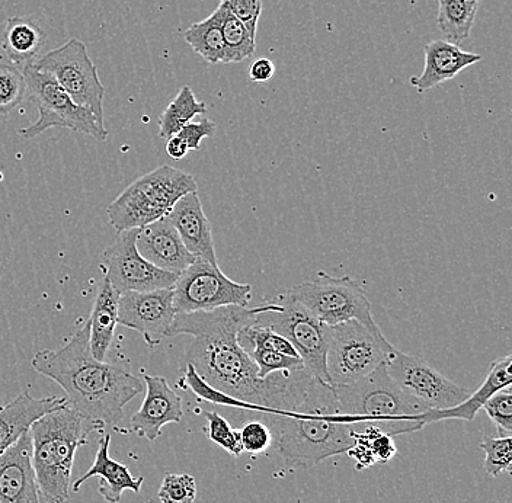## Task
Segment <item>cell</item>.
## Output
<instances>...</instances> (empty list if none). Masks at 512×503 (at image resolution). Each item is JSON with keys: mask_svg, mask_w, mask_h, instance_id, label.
<instances>
[{"mask_svg": "<svg viewBox=\"0 0 512 503\" xmlns=\"http://www.w3.org/2000/svg\"><path fill=\"white\" fill-rule=\"evenodd\" d=\"M265 380L264 406L249 413L270 426L272 450L288 467L312 469L326 458L351 450L354 424L339 408L331 384L306 368L274 373Z\"/></svg>", "mask_w": 512, "mask_h": 503, "instance_id": "1", "label": "cell"}, {"mask_svg": "<svg viewBox=\"0 0 512 503\" xmlns=\"http://www.w3.org/2000/svg\"><path fill=\"white\" fill-rule=\"evenodd\" d=\"M267 307L268 303L255 309L227 306L210 312L176 313L172 323L171 336H192L185 360L211 387L245 403L248 412L264 406L267 380L258 377L254 361L238 344V333Z\"/></svg>", "mask_w": 512, "mask_h": 503, "instance_id": "2", "label": "cell"}, {"mask_svg": "<svg viewBox=\"0 0 512 503\" xmlns=\"http://www.w3.org/2000/svg\"><path fill=\"white\" fill-rule=\"evenodd\" d=\"M89 332L88 320L60 348L37 352L31 365L38 374L59 384L66 392L67 406L101 431L120 424L124 408L143 392L144 384L126 368L96 360Z\"/></svg>", "mask_w": 512, "mask_h": 503, "instance_id": "3", "label": "cell"}, {"mask_svg": "<svg viewBox=\"0 0 512 503\" xmlns=\"http://www.w3.org/2000/svg\"><path fill=\"white\" fill-rule=\"evenodd\" d=\"M94 431H99L98 426L67 405L31 425L32 467L41 503L69 501L76 451L88 444Z\"/></svg>", "mask_w": 512, "mask_h": 503, "instance_id": "4", "label": "cell"}, {"mask_svg": "<svg viewBox=\"0 0 512 503\" xmlns=\"http://www.w3.org/2000/svg\"><path fill=\"white\" fill-rule=\"evenodd\" d=\"M339 408L352 424L364 422L389 437L421 431V403L399 389L386 365L347 386H332Z\"/></svg>", "mask_w": 512, "mask_h": 503, "instance_id": "5", "label": "cell"}, {"mask_svg": "<svg viewBox=\"0 0 512 503\" xmlns=\"http://www.w3.org/2000/svg\"><path fill=\"white\" fill-rule=\"evenodd\" d=\"M197 189L190 173L169 165L159 166L136 179L108 205V220L117 232L142 229L168 216L176 201Z\"/></svg>", "mask_w": 512, "mask_h": 503, "instance_id": "6", "label": "cell"}, {"mask_svg": "<svg viewBox=\"0 0 512 503\" xmlns=\"http://www.w3.org/2000/svg\"><path fill=\"white\" fill-rule=\"evenodd\" d=\"M395 346L383 332H373L358 320L339 323L329 329L326 370L331 386H347L370 376L386 365Z\"/></svg>", "mask_w": 512, "mask_h": 503, "instance_id": "7", "label": "cell"}, {"mask_svg": "<svg viewBox=\"0 0 512 503\" xmlns=\"http://www.w3.org/2000/svg\"><path fill=\"white\" fill-rule=\"evenodd\" d=\"M287 293L325 325L358 320L370 331L382 332L371 315V303L363 285L348 275L334 278L319 272L318 280L296 284Z\"/></svg>", "mask_w": 512, "mask_h": 503, "instance_id": "8", "label": "cell"}, {"mask_svg": "<svg viewBox=\"0 0 512 503\" xmlns=\"http://www.w3.org/2000/svg\"><path fill=\"white\" fill-rule=\"evenodd\" d=\"M255 323L284 336L296 349L306 370L329 384L326 352L331 326L310 315L288 293L280 294L274 303H268L267 309L256 316Z\"/></svg>", "mask_w": 512, "mask_h": 503, "instance_id": "9", "label": "cell"}, {"mask_svg": "<svg viewBox=\"0 0 512 503\" xmlns=\"http://www.w3.org/2000/svg\"><path fill=\"white\" fill-rule=\"evenodd\" d=\"M22 72L27 80V92H30L40 114L34 124L19 131L24 139H34L53 127L69 128L76 133L88 134L99 142L108 139L104 124H99L91 111L75 104L53 76L40 72L34 66L27 67Z\"/></svg>", "mask_w": 512, "mask_h": 503, "instance_id": "10", "label": "cell"}, {"mask_svg": "<svg viewBox=\"0 0 512 503\" xmlns=\"http://www.w3.org/2000/svg\"><path fill=\"white\" fill-rule=\"evenodd\" d=\"M34 67L53 76L75 104L91 111L98 123L104 124L105 88L83 41L72 38L40 57Z\"/></svg>", "mask_w": 512, "mask_h": 503, "instance_id": "11", "label": "cell"}, {"mask_svg": "<svg viewBox=\"0 0 512 503\" xmlns=\"http://www.w3.org/2000/svg\"><path fill=\"white\" fill-rule=\"evenodd\" d=\"M176 313L210 312L220 307H248L252 300L251 284L230 280L222 269L201 259L179 274L174 287Z\"/></svg>", "mask_w": 512, "mask_h": 503, "instance_id": "12", "label": "cell"}, {"mask_svg": "<svg viewBox=\"0 0 512 503\" xmlns=\"http://www.w3.org/2000/svg\"><path fill=\"white\" fill-rule=\"evenodd\" d=\"M387 373L403 393L428 410H444L460 405L470 390L444 377L421 358L393 349L387 355Z\"/></svg>", "mask_w": 512, "mask_h": 503, "instance_id": "13", "label": "cell"}, {"mask_svg": "<svg viewBox=\"0 0 512 503\" xmlns=\"http://www.w3.org/2000/svg\"><path fill=\"white\" fill-rule=\"evenodd\" d=\"M140 229L118 232L117 239L102 255L105 278L118 294L143 293L174 287L179 275L162 271L147 262L137 251V237Z\"/></svg>", "mask_w": 512, "mask_h": 503, "instance_id": "14", "label": "cell"}, {"mask_svg": "<svg viewBox=\"0 0 512 503\" xmlns=\"http://www.w3.org/2000/svg\"><path fill=\"white\" fill-rule=\"evenodd\" d=\"M176 310L174 290L124 293L118 301V325L142 333L147 345L156 346L171 336Z\"/></svg>", "mask_w": 512, "mask_h": 503, "instance_id": "15", "label": "cell"}, {"mask_svg": "<svg viewBox=\"0 0 512 503\" xmlns=\"http://www.w3.org/2000/svg\"><path fill=\"white\" fill-rule=\"evenodd\" d=\"M146 393L140 409L131 418V431L144 440L153 442L159 438L162 428L179 424L184 416L181 397L171 389L165 377L144 376Z\"/></svg>", "mask_w": 512, "mask_h": 503, "instance_id": "16", "label": "cell"}, {"mask_svg": "<svg viewBox=\"0 0 512 503\" xmlns=\"http://www.w3.org/2000/svg\"><path fill=\"white\" fill-rule=\"evenodd\" d=\"M0 503H41L28 432L0 454Z\"/></svg>", "mask_w": 512, "mask_h": 503, "instance_id": "17", "label": "cell"}, {"mask_svg": "<svg viewBox=\"0 0 512 503\" xmlns=\"http://www.w3.org/2000/svg\"><path fill=\"white\" fill-rule=\"evenodd\" d=\"M137 251L150 264L162 271L181 274L195 262L168 217L147 224L137 237Z\"/></svg>", "mask_w": 512, "mask_h": 503, "instance_id": "18", "label": "cell"}, {"mask_svg": "<svg viewBox=\"0 0 512 503\" xmlns=\"http://www.w3.org/2000/svg\"><path fill=\"white\" fill-rule=\"evenodd\" d=\"M187 251L201 261L219 267L210 221L203 210L197 192L184 195L176 201L168 216Z\"/></svg>", "mask_w": 512, "mask_h": 503, "instance_id": "19", "label": "cell"}, {"mask_svg": "<svg viewBox=\"0 0 512 503\" xmlns=\"http://www.w3.org/2000/svg\"><path fill=\"white\" fill-rule=\"evenodd\" d=\"M424 72L411 78V85L419 94L431 91L444 82L456 78L467 67L482 62V56L464 51L446 40H435L424 48Z\"/></svg>", "mask_w": 512, "mask_h": 503, "instance_id": "20", "label": "cell"}, {"mask_svg": "<svg viewBox=\"0 0 512 503\" xmlns=\"http://www.w3.org/2000/svg\"><path fill=\"white\" fill-rule=\"evenodd\" d=\"M67 405L66 397H43L35 399L22 392L8 405L0 408V454L5 453L22 435L30 431L31 425L51 410Z\"/></svg>", "mask_w": 512, "mask_h": 503, "instance_id": "21", "label": "cell"}, {"mask_svg": "<svg viewBox=\"0 0 512 503\" xmlns=\"http://www.w3.org/2000/svg\"><path fill=\"white\" fill-rule=\"evenodd\" d=\"M110 445L111 435L105 434L99 440L98 451H96L94 464H92L91 469L73 483L72 488L75 492H79L83 483L95 476L102 479L98 492L101 493L102 498L107 502H120L124 490L140 492L144 477H134L127 466L121 464L120 461L112 460L110 457Z\"/></svg>", "mask_w": 512, "mask_h": 503, "instance_id": "22", "label": "cell"}, {"mask_svg": "<svg viewBox=\"0 0 512 503\" xmlns=\"http://www.w3.org/2000/svg\"><path fill=\"white\" fill-rule=\"evenodd\" d=\"M512 384V357L498 358L491 365L488 376L483 381L482 386L476 392L470 393L466 400L454 408L444 410H428L422 413L421 424L424 426L435 424V422L447 421V419H460V421H473L483 408L489 397L505 387H511Z\"/></svg>", "mask_w": 512, "mask_h": 503, "instance_id": "23", "label": "cell"}, {"mask_svg": "<svg viewBox=\"0 0 512 503\" xmlns=\"http://www.w3.org/2000/svg\"><path fill=\"white\" fill-rule=\"evenodd\" d=\"M46 32L32 18L15 16L6 22L2 48L18 69L24 70L37 63L46 46Z\"/></svg>", "mask_w": 512, "mask_h": 503, "instance_id": "24", "label": "cell"}, {"mask_svg": "<svg viewBox=\"0 0 512 503\" xmlns=\"http://www.w3.org/2000/svg\"><path fill=\"white\" fill-rule=\"evenodd\" d=\"M118 301H120V294L104 277L96 293L92 315L89 317V325H91L89 345H91L92 355L98 361H105L110 351L115 328L118 325Z\"/></svg>", "mask_w": 512, "mask_h": 503, "instance_id": "25", "label": "cell"}, {"mask_svg": "<svg viewBox=\"0 0 512 503\" xmlns=\"http://www.w3.org/2000/svg\"><path fill=\"white\" fill-rule=\"evenodd\" d=\"M478 0H438V30L443 40L460 46L469 40L479 11Z\"/></svg>", "mask_w": 512, "mask_h": 503, "instance_id": "26", "label": "cell"}, {"mask_svg": "<svg viewBox=\"0 0 512 503\" xmlns=\"http://www.w3.org/2000/svg\"><path fill=\"white\" fill-rule=\"evenodd\" d=\"M188 46L203 57L207 63L219 64L226 60V46H224L222 25L217 11L192 24L184 34Z\"/></svg>", "mask_w": 512, "mask_h": 503, "instance_id": "27", "label": "cell"}, {"mask_svg": "<svg viewBox=\"0 0 512 503\" xmlns=\"http://www.w3.org/2000/svg\"><path fill=\"white\" fill-rule=\"evenodd\" d=\"M222 25L226 60L224 64L240 63L251 59L255 54L256 40L240 19L229 11L223 2L216 9Z\"/></svg>", "mask_w": 512, "mask_h": 503, "instance_id": "28", "label": "cell"}, {"mask_svg": "<svg viewBox=\"0 0 512 503\" xmlns=\"http://www.w3.org/2000/svg\"><path fill=\"white\" fill-rule=\"evenodd\" d=\"M206 111L207 105L198 101L190 86H182L181 91L172 99L171 104L166 107L160 117L159 137L171 139L197 115L204 114Z\"/></svg>", "mask_w": 512, "mask_h": 503, "instance_id": "29", "label": "cell"}, {"mask_svg": "<svg viewBox=\"0 0 512 503\" xmlns=\"http://www.w3.org/2000/svg\"><path fill=\"white\" fill-rule=\"evenodd\" d=\"M354 445L348 454L357 460V469H366L371 464H384L392 460L396 454V447L393 444V437L383 434L379 429L368 426L364 434L352 432Z\"/></svg>", "mask_w": 512, "mask_h": 503, "instance_id": "30", "label": "cell"}, {"mask_svg": "<svg viewBox=\"0 0 512 503\" xmlns=\"http://www.w3.org/2000/svg\"><path fill=\"white\" fill-rule=\"evenodd\" d=\"M27 95L24 72L12 63H0V115L15 110Z\"/></svg>", "mask_w": 512, "mask_h": 503, "instance_id": "31", "label": "cell"}, {"mask_svg": "<svg viewBox=\"0 0 512 503\" xmlns=\"http://www.w3.org/2000/svg\"><path fill=\"white\" fill-rule=\"evenodd\" d=\"M480 448L485 451L483 467L492 477L501 476L502 473H511L512 470V438L511 435L499 437H485L480 442Z\"/></svg>", "mask_w": 512, "mask_h": 503, "instance_id": "32", "label": "cell"}, {"mask_svg": "<svg viewBox=\"0 0 512 503\" xmlns=\"http://www.w3.org/2000/svg\"><path fill=\"white\" fill-rule=\"evenodd\" d=\"M246 354L258 368V377L265 378L274 373H291L303 370L304 364L299 357H288L278 351L265 348H252Z\"/></svg>", "mask_w": 512, "mask_h": 503, "instance_id": "33", "label": "cell"}, {"mask_svg": "<svg viewBox=\"0 0 512 503\" xmlns=\"http://www.w3.org/2000/svg\"><path fill=\"white\" fill-rule=\"evenodd\" d=\"M204 415L207 419L206 434L208 440L222 447L230 456L239 457L243 453V448L238 429L233 428L217 412H206Z\"/></svg>", "mask_w": 512, "mask_h": 503, "instance_id": "34", "label": "cell"}, {"mask_svg": "<svg viewBox=\"0 0 512 503\" xmlns=\"http://www.w3.org/2000/svg\"><path fill=\"white\" fill-rule=\"evenodd\" d=\"M184 383L198 399L204 400V402L213 403V405L229 406V408L239 410L248 409L245 403L239 402V400L233 399V397L227 396V394L211 387L210 384L195 371V368L192 367L190 362H187V367H185Z\"/></svg>", "mask_w": 512, "mask_h": 503, "instance_id": "35", "label": "cell"}, {"mask_svg": "<svg viewBox=\"0 0 512 503\" xmlns=\"http://www.w3.org/2000/svg\"><path fill=\"white\" fill-rule=\"evenodd\" d=\"M158 496L162 503H194L197 483L190 474L168 473L163 477Z\"/></svg>", "mask_w": 512, "mask_h": 503, "instance_id": "36", "label": "cell"}, {"mask_svg": "<svg viewBox=\"0 0 512 503\" xmlns=\"http://www.w3.org/2000/svg\"><path fill=\"white\" fill-rule=\"evenodd\" d=\"M238 431L243 453L264 454L272 450L274 437H272L270 426L261 419H248L240 425Z\"/></svg>", "mask_w": 512, "mask_h": 503, "instance_id": "37", "label": "cell"}, {"mask_svg": "<svg viewBox=\"0 0 512 503\" xmlns=\"http://www.w3.org/2000/svg\"><path fill=\"white\" fill-rule=\"evenodd\" d=\"M492 422L498 426L501 435H511L512 432V390L511 387L499 390L489 397L483 405Z\"/></svg>", "mask_w": 512, "mask_h": 503, "instance_id": "38", "label": "cell"}, {"mask_svg": "<svg viewBox=\"0 0 512 503\" xmlns=\"http://www.w3.org/2000/svg\"><path fill=\"white\" fill-rule=\"evenodd\" d=\"M236 18L245 24L256 40L258 22L262 14V0H220Z\"/></svg>", "mask_w": 512, "mask_h": 503, "instance_id": "39", "label": "cell"}, {"mask_svg": "<svg viewBox=\"0 0 512 503\" xmlns=\"http://www.w3.org/2000/svg\"><path fill=\"white\" fill-rule=\"evenodd\" d=\"M216 123L208 118L200 121H191L176 136L181 137L187 144L188 150H200L201 142L207 137H213L216 134Z\"/></svg>", "mask_w": 512, "mask_h": 503, "instance_id": "40", "label": "cell"}, {"mask_svg": "<svg viewBox=\"0 0 512 503\" xmlns=\"http://www.w3.org/2000/svg\"><path fill=\"white\" fill-rule=\"evenodd\" d=\"M275 75V64L272 60L262 59L255 60L249 67V79L256 83L270 82Z\"/></svg>", "mask_w": 512, "mask_h": 503, "instance_id": "41", "label": "cell"}, {"mask_svg": "<svg viewBox=\"0 0 512 503\" xmlns=\"http://www.w3.org/2000/svg\"><path fill=\"white\" fill-rule=\"evenodd\" d=\"M187 144L184 143V140L179 136H172L171 139H168V143H166V153L171 156L172 159L181 160L184 159L185 156L188 155Z\"/></svg>", "mask_w": 512, "mask_h": 503, "instance_id": "42", "label": "cell"}, {"mask_svg": "<svg viewBox=\"0 0 512 503\" xmlns=\"http://www.w3.org/2000/svg\"><path fill=\"white\" fill-rule=\"evenodd\" d=\"M478 2H480V0H478Z\"/></svg>", "mask_w": 512, "mask_h": 503, "instance_id": "43", "label": "cell"}]
</instances>
